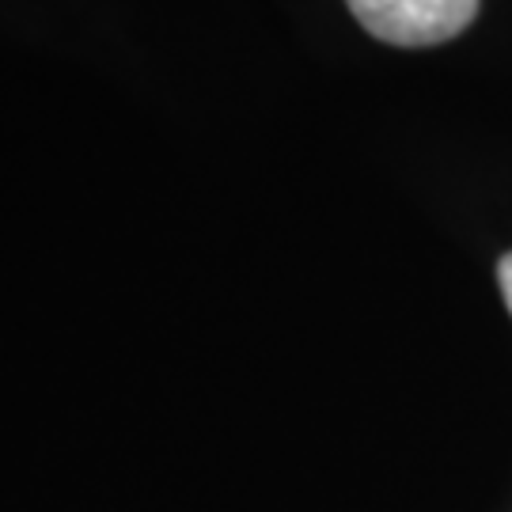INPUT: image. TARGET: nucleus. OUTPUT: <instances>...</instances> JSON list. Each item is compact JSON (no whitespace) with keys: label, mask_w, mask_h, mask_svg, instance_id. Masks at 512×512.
Returning <instances> with one entry per match:
<instances>
[{"label":"nucleus","mask_w":512,"mask_h":512,"mask_svg":"<svg viewBox=\"0 0 512 512\" xmlns=\"http://www.w3.org/2000/svg\"><path fill=\"white\" fill-rule=\"evenodd\" d=\"M368 35L391 46H437L478 16V0H346Z\"/></svg>","instance_id":"1"},{"label":"nucleus","mask_w":512,"mask_h":512,"mask_svg":"<svg viewBox=\"0 0 512 512\" xmlns=\"http://www.w3.org/2000/svg\"><path fill=\"white\" fill-rule=\"evenodd\" d=\"M497 281H501V296H505V304L512 311V255L501 258V266H497Z\"/></svg>","instance_id":"2"}]
</instances>
